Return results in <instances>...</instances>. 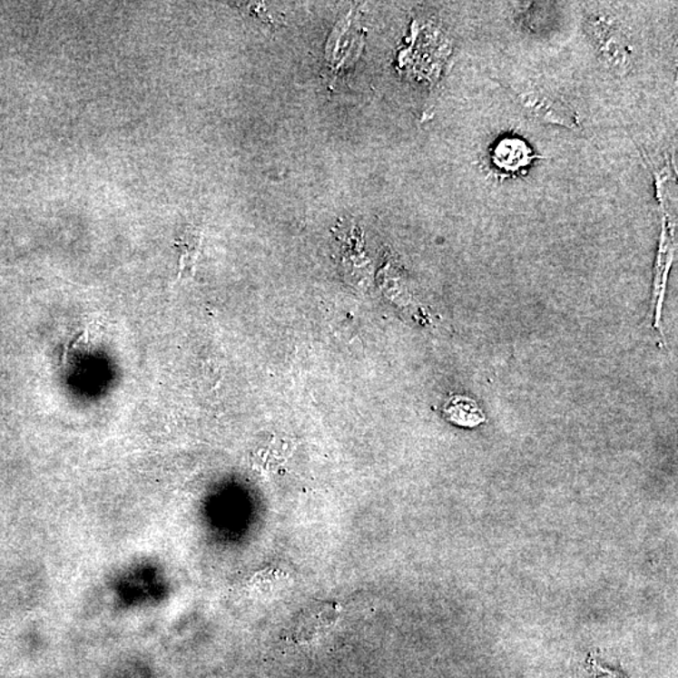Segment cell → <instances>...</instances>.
I'll list each match as a JSON object with an SVG mask.
<instances>
[{"instance_id":"cell-1","label":"cell","mask_w":678,"mask_h":678,"mask_svg":"<svg viewBox=\"0 0 678 678\" xmlns=\"http://www.w3.org/2000/svg\"><path fill=\"white\" fill-rule=\"evenodd\" d=\"M514 94L516 103L533 120L569 130L578 129L579 121L575 111L550 92L539 88H526L514 91Z\"/></svg>"},{"instance_id":"cell-2","label":"cell","mask_w":678,"mask_h":678,"mask_svg":"<svg viewBox=\"0 0 678 678\" xmlns=\"http://www.w3.org/2000/svg\"><path fill=\"white\" fill-rule=\"evenodd\" d=\"M591 28L607 67L614 74H627L632 67V49L624 33L603 18L592 19Z\"/></svg>"},{"instance_id":"cell-3","label":"cell","mask_w":678,"mask_h":678,"mask_svg":"<svg viewBox=\"0 0 678 678\" xmlns=\"http://www.w3.org/2000/svg\"><path fill=\"white\" fill-rule=\"evenodd\" d=\"M533 151L517 139L501 140L494 151V163L506 172H516L532 162Z\"/></svg>"},{"instance_id":"cell-4","label":"cell","mask_w":678,"mask_h":678,"mask_svg":"<svg viewBox=\"0 0 678 678\" xmlns=\"http://www.w3.org/2000/svg\"><path fill=\"white\" fill-rule=\"evenodd\" d=\"M445 414L448 420L457 425L467 426V427H474L485 420L483 411L477 402L463 396L452 398L445 408Z\"/></svg>"}]
</instances>
